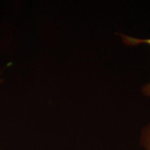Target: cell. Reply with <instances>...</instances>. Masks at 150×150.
<instances>
[{"mask_svg":"<svg viewBox=\"0 0 150 150\" xmlns=\"http://www.w3.org/2000/svg\"><path fill=\"white\" fill-rule=\"evenodd\" d=\"M139 143L144 150H150V123L146 124L141 130Z\"/></svg>","mask_w":150,"mask_h":150,"instance_id":"2","label":"cell"},{"mask_svg":"<svg viewBox=\"0 0 150 150\" xmlns=\"http://www.w3.org/2000/svg\"><path fill=\"white\" fill-rule=\"evenodd\" d=\"M0 83H1V79H0Z\"/></svg>","mask_w":150,"mask_h":150,"instance_id":"3","label":"cell"},{"mask_svg":"<svg viewBox=\"0 0 150 150\" xmlns=\"http://www.w3.org/2000/svg\"><path fill=\"white\" fill-rule=\"evenodd\" d=\"M122 41L124 44L129 46H137L139 44H147L150 46V38H135L129 35L122 34L121 35ZM141 91L146 98H150V83H148L142 87Z\"/></svg>","mask_w":150,"mask_h":150,"instance_id":"1","label":"cell"}]
</instances>
